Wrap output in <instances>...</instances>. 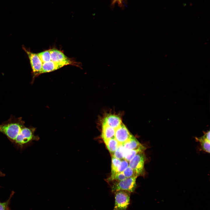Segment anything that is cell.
Here are the masks:
<instances>
[{
	"mask_svg": "<svg viewBox=\"0 0 210 210\" xmlns=\"http://www.w3.org/2000/svg\"><path fill=\"white\" fill-rule=\"evenodd\" d=\"M121 161V160L112 156L111 176H113L117 173V170Z\"/></svg>",
	"mask_w": 210,
	"mask_h": 210,
	"instance_id": "obj_16",
	"label": "cell"
},
{
	"mask_svg": "<svg viewBox=\"0 0 210 210\" xmlns=\"http://www.w3.org/2000/svg\"><path fill=\"white\" fill-rule=\"evenodd\" d=\"M196 140L199 142L201 149L207 153H210V140L206 138L204 135L200 137H196Z\"/></svg>",
	"mask_w": 210,
	"mask_h": 210,
	"instance_id": "obj_13",
	"label": "cell"
},
{
	"mask_svg": "<svg viewBox=\"0 0 210 210\" xmlns=\"http://www.w3.org/2000/svg\"><path fill=\"white\" fill-rule=\"evenodd\" d=\"M13 195V193H12L10 196V198L7 201L4 202H0V210H9V204Z\"/></svg>",
	"mask_w": 210,
	"mask_h": 210,
	"instance_id": "obj_21",
	"label": "cell"
},
{
	"mask_svg": "<svg viewBox=\"0 0 210 210\" xmlns=\"http://www.w3.org/2000/svg\"><path fill=\"white\" fill-rule=\"evenodd\" d=\"M104 142L112 155L118 148L119 145L118 143L115 138L108 139Z\"/></svg>",
	"mask_w": 210,
	"mask_h": 210,
	"instance_id": "obj_12",
	"label": "cell"
},
{
	"mask_svg": "<svg viewBox=\"0 0 210 210\" xmlns=\"http://www.w3.org/2000/svg\"><path fill=\"white\" fill-rule=\"evenodd\" d=\"M145 147L143 146L135 149L126 151L124 156V159L129 162L136 154L142 151H145Z\"/></svg>",
	"mask_w": 210,
	"mask_h": 210,
	"instance_id": "obj_14",
	"label": "cell"
},
{
	"mask_svg": "<svg viewBox=\"0 0 210 210\" xmlns=\"http://www.w3.org/2000/svg\"><path fill=\"white\" fill-rule=\"evenodd\" d=\"M103 122L114 128L117 127L122 123L119 117L113 114L108 115L106 116L104 119Z\"/></svg>",
	"mask_w": 210,
	"mask_h": 210,
	"instance_id": "obj_8",
	"label": "cell"
},
{
	"mask_svg": "<svg viewBox=\"0 0 210 210\" xmlns=\"http://www.w3.org/2000/svg\"><path fill=\"white\" fill-rule=\"evenodd\" d=\"M126 178L123 172L117 173L114 175L111 176L107 180L108 181H119L124 180Z\"/></svg>",
	"mask_w": 210,
	"mask_h": 210,
	"instance_id": "obj_18",
	"label": "cell"
},
{
	"mask_svg": "<svg viewBox=\"0 0 210 210\" xmlns=\"http://www.w3.org/2000/svg\"><path fill=\"white\" fill-rule=\"evenodd\" d=\"M145 160L144 151H143L138 153L129 161V166L134 171L138 176L144 173Z\"/></svg>",
	"mask_w": 210,
	"mask_h": 210,
	"instance_id": "obj_5",
	"label": "cell"
},
{
	"mask_svg": "<svg viewBox=\"0 0 210 210\" xmlns=\"http://www.w3.org/2000/svg\"><path fill=\"white\" fill-rule=\"evenodd\" d=\"M122 145L126 151L137 149L143 146L133 136Z\"/></svg>",
	"mask_w": 210,
	"mask_h": 210,
	"instance_id": "obj_11",
	"label": "cell"
},
{
	"mask_svg": "<svg viewBox=\"0 0 210 210\" xmlns=\"http://www.w3.org/2000/svg\"><path fill=\"white\" fill-rule=\"evenodd\" d=\"M22 48L27 54L29 60L33 76L32 82L33 83L34 78L41 74L43 63L37 54L31 52L24 47H22Z\"/></svg>",
	"mask_w": 210,
	"mask_h": 210,
	"instance_id": "obj_4",
	"label": "cell"
},
{
	"mask_svg": "<svg viewBox=\"0 0 210 210\" xmlns=\"http://www.w3.org/2000/svg\"><path fill=\"white\" fill-rule=\"evenodd\" d=\"M37 55L43 63L51 60L49 50L40 52Z\"/></svg>",
	"mask_w": 210,
	"mask_h": 210,
	"instance_id": "obj_17",
	"label": "cell"
},
{
	"mask_svg": "<svg viewBox=\"0 0 210 210\" xmlns=\"http://www.w3.org/2000/svg\"><path fill=\"white\" fill-rule=\"evenodd\" d=\"M63 66L50 60L43 63L42 64L41 74L50 72L61 68Z\"/></svg>",
	"mask_w": 210,
	"mask_h": 210,
	"instance_id": "obj_10",
	"label": "cell"
},
{
	"mask_svg": "<svg viewBox=\"0 0 210 210\" xmlns=\"http://www.w3.org/2000/svg\"><path fill=\"white\" fill-rule=\"evenodd\" d=\"M49 50L51 60L62 65L63 66L68 65H77V63L68 58L61 51L56 49Z\"/></svg>",
	"mask_w": 210,
	"mask_h": 210,
	"instance_id": "obj_6",
	"label": "cell"
},
{
	"mask_svg": "<svg viewBox=\"0 0 210 210\" xmlns=\"http://www.w3.org/2000/svg\"><path fill=\"white\" fill-rule=\"evenodd\" d=\"M114 193L115 204L113 210H127L130 204L131 192L120 190Z\"/></svg>",
	"mask_w": 210,
	"mask_h": 210,
	"instance_id": "obj_2",
	"label": "cell"
},
{
	"mask_svg": "<svg viewBox=\"0 0 210 210\" xmlns=\"http://www.w3.org/2000/svg\"><path fill=\"white\" fill-rule=\"evenodd\" d=\"M5 175V174L3 173L0 170V176H4Z\"/></svg>",
	"mask_w": 210,
	"mask_h": 210,
	"instance_id": "obj_22",
	"label": "cell"
},
{
	"mask_svg": "<svg viewBox=\"0 0 210 210\" xmlns=\"http://www.w3.org/2000/svg\"><path fill=\"white\" fill-rule=\"evenodd\" d=\"M126 151L122 145L119 144L118 148L112 156H113L121 160L124 159Z\"/></svg>",
	"mask_w": 210,
	"mask_h": 210,
	"instance_id": "obj_15",
	"label": "cell"
},
{
	"mask_svg": "<svg viewBox=\"0 0 210 210\" xmlns=\"http://www.w3.org/2000/svg\"><path fill=\"white\" fill-rule=\"evenodd\" d=\"M102 137L104 142L110 139L114 138L115 129L103 122Z\"/></svg>",
	"mask_w": 210,
	"mask_h": 210,
	"instance_id": "obj_9",
	"label": "cell"
},
{
	"mask_svg": "<svg viewBox=\"0 0 210 210\" xmlns=\"http://www.w3.org/2000/svg\"><path fill=\"white\" fill-rule=\"evenodd\" d=\"M126 178L138 177L134 171L129 166L123 172Z\"/></svg>",
	"mask_w": 210,
	"mask_h": 210,
	"instance_id": "obj_19",
	"label": "cell"
},
{
	"mask_svg": "<svg viewBox=\"0 0 210 210\" xmlns=\"http://www.w3.org/2000/svg\"><path fill=\"white\" fill-rule=\"evenodd\" d=\"M137 177L126 178L119 181H113L111 186L112 191L114 193L120 190H125L131 193L134 192L136 186V179Z\"/></svg>",
	"mask_w": 210,
	"mask_h": 210,
	"instance_id": "obj_3",
	"label": "cell"
},
{
	"mask_svg": "<svg viewBox=\"0 0 210 210\" xmlns=\"http://www.w3.org/2000/svg\"><path fill=\"white\" fill-rule=\"evenodd\" d=\"M115 129L114 138L119 144L123 145L133 136L123 123Z\"/></svg>",
	"mask_w": 210,
	"mask_h": 210,
	"instance_id": "obj_7",
	"label": "cell"
},
{
	"mask_svg": "<svg viewBox=\"0 0 210 210\" xmlns=\"http://www.w3.org/2000/svg\"><path fill=\"white\" fill-rule=\"evenodd\" d=\"M116 0L118 1H121L122 0Z\"/></svg>",
	"mask_w": 210,
	"mask_h": 210,
	"instance_id": "obj_23",
	"label": "cell"
},
{
	"mask_svg": "<svg viewBox=\"0 0 210 210\" xmlns=\"http://www.w3.org/2000/svg\"><path fill=\"white\" fill-rule=\"evenodd\" d=\"M24 124L22 117L16 118L11 115L8 120L0 124V132L11 141L20 146L38 140L39 137L34 134L36 128L27 127Z\"/></svg>",
	"mask_w": 210,
	"mask_h": 210,
	"instance_id": "obj_1",
	"label": "cell"
},
{
	"mask_svg": "<svg viewBox=\"0 0 210 210\" xmlns=\"http://www.w3.org/2000/svg\"><path fill=\"white\" fill-rule=\"evenodd\" d=\"M128 166V162L125 159L121 160L117 173L123 172Z\"/></svg>",
	"mask_w": 210,
	"mask_h": 210,
	"instance_id": "obj_20",
	"label": "cell"
}]
</instances>
